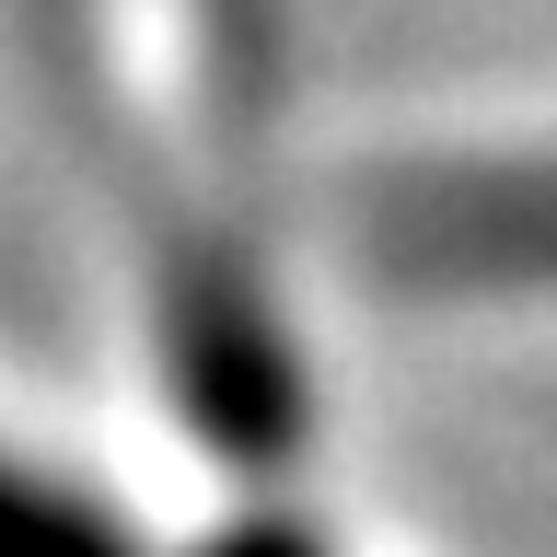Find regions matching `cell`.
<instances>
[{"instance_id": "cell-1", "label": "cell", "mask_w": 557, "mask_h": 557, "mask_svg": "<svg viewBox=\"0 0 557 557\" xmlns=\"http://www.w3.org/2000/svg\"><path fill=\"white\" fill-rule=\"evenodd\" d=\"M163 360H174V407L198 418L209 453L278 465V453L302 442L290 325L268 313V290H256L233 256H174V278H163Z\"/></svg>"}, {"instance_id": "cell-2", "label": "cell", "mask_w": 557, "mask_h": 557, "mask_svg": "<svg viewBox=\"0 0 557 557\" xmlns=\"http://www.w3.org/2000/svg\"><path fill=\"white\" fill-rule=\"evenodd\" d=\"M383 268L418 290H557V163H465L372 198Z\"/></svg>"}, {"instance_id": "cell-3", "label": "cell", "mask_w": 557, "mask_h": 557, "mask_svg": "<svg viewBox=\"0 0 557 557\" xmlns=\"http://www.w3.org/2000/svg\"><path fill=\"white\" fill-rule=\"evenodd\" d=\"M0 557H139V534L104 499H82L59 476H24L0 453Z\"/></svg>"}, {"instance_id": "cell-4", "label": "cell", "mask_w": 557, "mask_h": 557, "mask_svg": "<svg viewBox=\"0 0 557 557\" xmlns=\"http://www.w3.org/2000/svg\"><path fill=\"white\" fill-rule=\"evenodd\" d=\"M198 557H325L302 534V522H233V534H221V546H198Z\"/></svg>"}]
</instances>
